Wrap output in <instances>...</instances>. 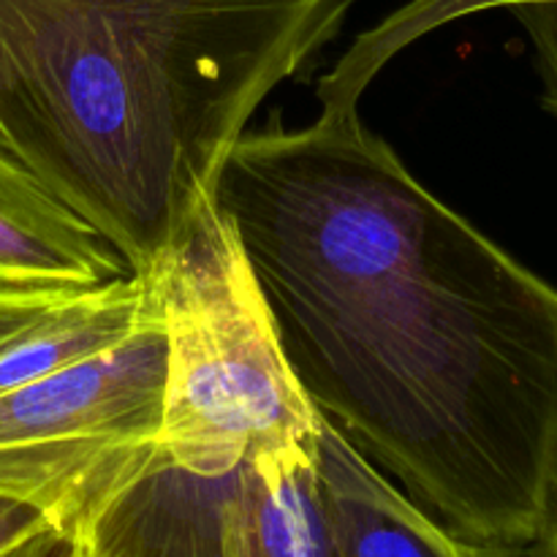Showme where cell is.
Here are the masks:
<instances>
[{
	"mask_svg": "<svg viewBox=\"0 0 557 557\" xmlns=\"http://www.w3.org/2000/svg\"><path fill=\"white\" fill-rule=\"evenodd\" d=\"M357 0H0V152L147 275Z\"/></svg>",
	"mask_w": 557,
	"mask_h": 557,
	"instance_id": "2",
	"label": "cell"
},
{
	"mask_svg": "<svg viewBox=\"0 0 557 557\" xmlns=\"http://www.w3.org/2000/svg\"><path fill=\"white\" fill-rule=\"evenodd\" d=\"M150 292L125 275L74 294L0 343V395L125 341L141 324Z\"/></svg>",
	"mask_w": 557,
	"mask_h": 557,
	"instance_id": "8",
	"label": "cell"
},
{
	"mask_svg": "<svg viewBox=\"0 0 557 557\" xmlns=\"http://www.w3.org/2000/svg\"><path fill=\"white\" fill-rule=\"evenodd\" d=\"M313 451L335 557H520L449 531L375 471L321 413Z\"/></svg>",
	"mask_w": 557,
	"mask_h": 557,
	"instance_id": "6",
	"label": "cell"
},
{
	"mask_svg": "<svg viewBox=\"0 0 557 557\" xmlns=\"http://www.w3.org/2000/svg\"><path fill=\"white\" fill-rule=\"evenodd\" d=\"M484 9H498V0H417L411 9L397 14L389 25L368 36V47L386 60L397 47L417 38L419 33L430 30L446 20H457V16Z\"/></svg>",
	"mask_w": 557,
	"mask_h": 557,
	"instance_id": "11",
	"label": "cell"
},
{
	"mask_svg": "<svg viewBox=\"0 0 557 557\" xmlns=\"http://www.w3.org/2000/svg\"><path fill=\"white\" fill-rule=\"evenodd\" d=\"M147 283V281H145ZM125 341L0 395V495L74 525L87 500L158 444L163 337L152 286Z\"/></svg>",
	"mask_w": 557,
	"mask_h": 557,
	"instance_id": "4",
	"label": "cell"
},
{
	"mask_svg": "<svg viewBox=\"0 0 557 557\" xmlns=\"http://www.w3.org/2000/svg\"><path fill=\"white\" fill-rule=\"evenodd\" d=\"M253 557H335L313 438L250 451Z\"/></svg>",
	"mask_w": 557,
	"mask_h": 557,
	"instance_id": "9",
	"label": "cell"
},
{
	"mask_svg": "<svg viewBox=\"0 0 557 557\" xmlns=\"http://www.w3.org/2000/svg\"><path fill=\"white\" fill-rule=\"evenodd\" d=\"M326 76L305 128L245 131L218 174L315 413L462 539L536 549L557 495V288L430 194Z\"/></svg>",
	"mask_w": 557,
	"mask_h": 557,
	"instance_id": "1",
	"label": "cell"
},
{
	"mask_svg": "<svg viewBox=\"0 0 557 557\" xmlns=\"http://www.w3.org/2000/svg\"><path fill=\"white\" fill-rule=\"evenodd\" d=\"M58 522L38 506L27 504V500L3 498L0 495V557L11 553L14 547L25 544L36 533L54 528Z\"/></svg>",
	"mask_w": 557,
	"mask_h": 557,
	"instance_id": "13",
	"label": "cell"
},
{
	"mask_svg": "<svg viewBox=\"0 0 557 557\" xmlns=\"http://www.w3.org/2000/svg\"><path fill=\"white\" fill-rule=\"evenodd\" d=\"M3 557H85L76 531L71 525H54L36 533L25 544L14 547Z\"/></svg>",
	"mask_w": 557,
	"mask_h": 557,
	"instance_id": "14",
	"label": "cell"
},
{
	"mask_svg": "<svg viewBox=\"0 0 557 557\" xmlns=\"http://www.w3.org/2000/svg\"><path fill=\"white\" fill-rule=\"evenodd\" d=\"M85 557H253V473H196L161 444L98 490L71 525Z\"/></svg>",
	"mask_w": 557,
	"mask_h": 557,
	"instance_id": "5",
	"label": "cell"
},
{
	"mask_svg": "<svg viewBox=\"0 0 557 557\" xmlns=\"http://www.w3.org/2000/svg\"><path fill=\"white\" fill-rule=\"evenodd\" d=\"M539 557H557V495H555V506H553V517H549V525L544 531L542 542L536 544Z\"/></svg>",
	"mask_w": 557,
	"mask_h": 557,
	"instance_id": "15",
	"label": "cell"
},
{
	"mask_svg": "<svg viewBox=\"0 0 557 557\" xmlns=\"http://www.w3.org/2000/svg\"><path fill=\"white\" fill-rule=\"evenodd\" d=\"M498 9H511L525 27L542 74V103L557 117V0H498Z\"/></svg>",
	"mask_w": 557,
	"mask_h": 557,
	"instance_id": "10",
	"label": "cell"
},
{
	"mask_svg": "<svg viewBox=\"0 0 557 557\" xmlns=\"http://www.w3.org/2000/svg\"><path fill=\"white\" fill-rule=\"evenodd\" d=\"M145 277L166 337L158 444L196 473L315 435L232 221L207 201Z\"/></svg>",
	"mask_w": 557,
	"mask_h": 557,
	"instance_id": "3",
	"label": "cell"
},
{
	"mask_svg": "<svg viewBox=\"0 0 557 557\" xmlns=\"http://www.w3.org/2000/svg\"><path fill=\"white\" fill-rule=\"evenodd\" d=\"M79 292L69 288H0V343L14 335L16 330L30 324L54 305L65 302Z\"/></svg>",
	"mask_w": 557,
	"mask_h": 557,
	"instance_id": "12",
	"label": "cell"
},
{
	"mask_svg": "<svg viewBox=\"0 0 557 557\" xmlns=\"http://www.w3.org/2000/svg\"><path fill=\"white\" fill-rule=\"evenodd\" d=\"M134 275L128 261L0 152V288L87 292Z\"/></svg>",
	"mask_w": 557,
	"mask_h": 557,
	"instance_id": "7",
	"label": "cell"
}]
</instances>
